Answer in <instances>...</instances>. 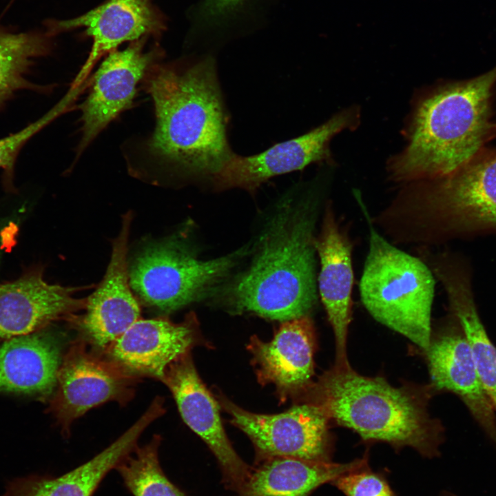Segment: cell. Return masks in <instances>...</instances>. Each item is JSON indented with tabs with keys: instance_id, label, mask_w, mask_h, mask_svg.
<instances>
[{
	"instance_id": "cell-1",
	"label": "cell",
	"mask_w": 496,
	"mask_h": 496,
	"mask_svg": "<svg viewBox=\"0 0 496 496\" xmlns=\"http://www.w3.org/2000/svg\"><path fill=\"white\" fill-rule=\"evenodd\" d=\"M145 77L156 115L150 156L178 173L211 178L233 153L214 56L152 65Z\"/></svg>"
},
{
	"instance_id": "cell-2",
	"label": "cell",
	"mask_w": 496,
	"mask_h": 496,
	"mask_svg": "<svg viewBox=\"0 0 496 496\" xmlns=\"http://www.w3.org/2000/svg\"><path fill=\"white\" fill-rule=\"evenodd\" d=\"M377 220L393 244L417 248L496 234V149L445 176L403 184Z\"/></svg>"
},
{
	"instance_id": "cell-3",
	"label": "cell",
	"mask_w": 496,
	"mask_h": 496,
	"mask_svg": "<svg viewBox=\"0 0 496 496\" xmlns=\"http://www.w3.org/2000/svg\"><path fill=\"white\" fill-rule=\"evenodd\" d=\"M496 66L476 77L443 84L417 105L402 152L389 178L402 185L456 171L496 138L493 98Z\"/></svg>"
},
{
	"instance_id": "cell-4",
	"label": "cell",
	"mask_w": 496,
	"mask_h": 496,
	"mask_svg": "<svg viewBox=\"0 0 496 496\" xmlns=\"http://www.w3.org/2000/svg\"><path fill=\"white\" fill-rule=\"evenodd\" d=\"M320 204L314 194L283 203L252 264L225 291L232 311L282 322L309 316L318 298L315 229Z\"/></svg>"
},
{
	"instance_id": "cell-5",
	"label": "cell",
	"mask_w": 496,
	"mask_h": 496,
	"mask_svg": "<svg viewBox=\"0 0 496 496\" xmlns=\"http://www.w3.org/2000/svg\"><path fill=\"white\" fill-rule=\"evenodd\" d=\"M433 390L431 385L397 388L381 377L363 376L351 366H334L301 397L364 441L386 442L395 449L411 447L431 458L440 455L444 440L442 424L427 409Z\"/></svg>"
},
{
	"instance_id": "cell-6",
	"label": "cell",
	"mask_w": 496,
	"mask_h": 496,
	"mask_svg": "<svg viewBox=\"0 0 496 496\" xmlns=\"http://www.w3.org/2000/svg\"><path fill=\"white\" fill-rule=\"evenodd\" d=\"M354 193L369 230L359 286L362 302L377 321L426 351L431 341L435 278L422 258L399 249L380 233L360 193Z\"/></svg>"
},
{
	"instance_id": "cell-7",
	"label": "cell",
	"mask_w": 496,
	"mask_h": 496,
	"mask_svg": "<svg viewBox=\"0 0 496 496\" xmlns=\"http://www.w3.org/2000/svg\"><path fill=\"white\" fill-rule=\"evenodd\" d=\"M245 253L201 260L182 237L170 236L146 244L134 256L130 285L145 305L169 313L202 298Z\"/></svg>"
},
{
	"instance_id": "cell-8",
	"label": "cell",
	"mask_w": 496,
	"mask_h": 496,
	"mask_svg": "<svg viewBox=\"0 0 496 496\" xmlns=\"http://www.w3.org/2000/svg\"><path fill=\"white\" fill-rule=\"evenodd\" d=\"M218 402L252 442L258 461L274 457L331 461L329 420L318 406L304 403L267 415L246 411L222 395Z\"/></svg>"
},
{
	"instance_id": "cell-9",
	"label": "cell",
	"mask_w": 496,
	"mask_h": 496,
	"mask_svg": "<svg viewBox=\"0 0 496 496\" xmlns=\"http://www.w3.org/2000/svg\"><path fill=\"white\" fill-rule=\"evenodd\" d=\"M137 379L114 361L90 351L83 341L76 342L63 355L50 412L68 437L72 422L92 408L108 401L129 402Z\"/></svg>"
},
{
	"instance_id": "cell-10",
	"label": "cell",
	"mask_w": 496,
	"mask_h": 496,
	"mask_svg": "<svg viewBox=\"0 0 496 496\" xmlns=\"http://www.w3.org/2000/svg\"><path fill=\"white\" fill-rule=\"evenodd\" d=\"M358 117V110L348 109L308 132L277 143L258 154L241 156L233 152L211 180L219 189L241 188L253 192L274 176L330 160L331 140L354 127Z\"/></svg>"
},
{
	"instance_id": "cell-11",
	"label": "cell",
	"mask_w": 496,
	"mask_h": 496,
	"mask_svg": "<svg viewBox=\"0 0 496 496\" xmlns=\"http://www.w3.org/2000/svg\"><path fill=\"white\" fill-rule=\"evenodd\" d=\"M161 381L172 392L184 422L216 457L226 486L237 491L251 468L231 444L222 424L218 403L198 375L190 351L167 366Z\"/></svg>"
},
{
	"instance_id": "cell-12",
	"label": "cell",
	"mask_w": 496,
	"mask_h": 496,
	"mask_svg": "<svg viewBox=\"0 0 496 496\" xmlns=\"http://www.w3.org/2000/svg\"><path fill=\"white\" fill-rule=\"evenodd\" d=\"M132 217L130 211L122 217L121 231L112 242L107 271L96 289L87 298L85 313L70 320L100 349H107L141 318V308L130 285L127 262Z\"/></svg>"
},
{
	"instance_id": "cell-13",
	"label": "cell",
	"mask_w": 496,
	"mask_h": 496,
	"mask_svg": "<svg viewBox=\"0 0 496 496\" xmlns=\"http://www.w3.org/2000/svg\"><path fill=\"white\" fill-rule=\"evenodd\" d=\"M80 28L85 29L92 45L86 61L71 85L68 92L72 94L103 55L124 42L158 36L165 25L150 0H107L77 17L49 22L47 34L52 36Z\"/></svg>"
},
{
	"instance_id": "cell-14",
	"label": "cell",
	"mask_w": 496,
	"mask_h": 496,
	"mask_svg": "<svg viewBox=\"0 0 496 496\" xmlns=\"http://www.w3.org/2000/svg\"><path fill=\"white\" fill-rule=\"evenodd\" d=\"M146 38L123 50L109 52L96 70L90 92L81 105V138L79 154L132 103L138 83L158 57L159 50L145 51Z\"/></svg>"
},
{
	"instance_id": "cell-15",
	"label": "cell",
	"mask_w": 496,
	"mask_h": 496,
	"mask_svg": "<svg viewBox=\"0 0 496 496\" xmlns=\"http://www.w3.org/2000/svg\"><path fill=\"white\" fill-rule=\"evenodd\" d=\"M315 246L320 265L317 281L319 293L335 336L334 366L349 367L347 339L352 316L353 245L331 200L324 207Z\"/></svg>"
},
{
	"instance_id": "cell-16",
	"label": "cell",
	"mask_w": 496,
	"mask_h": 496,
	"mask_svg": "<svg viewBox=\"0 0 496 496\" xmlns=\"http://www.w3.org/2000/svg\"><path fill=\"white\" fill-rule=\"evenodd\" d=\"M43 271L34 268L0 284V342L41 331L56 320L70 321L85 309L87 298L74 297L82 288L49 284Z\"/></svg>"
},
{
	"instance_id": "cell-17",
	"label": "cell",
	"mask_w": 496,
	"mask_h": 496,
	"mask_svg": "<svg viewBox=\"0 0 496 496\" xmlns=\"http://www.w3.org/2000/svg\"><path fill=\"white\" fill-rule=\"evenodd\" d=\"M425 351L435 391L457 395L487 437L496 444V413L479 380L470 343L455 318Z\"/></svg>"
},
{
	"instance_id": "cell-18",
	"label": "cell",
	"mask_w": 496,
	"mask_h": 496,
	"mask_svg": "<svg viewBox=\"0 0 496 496\" xmlns=\"http://www.w3.org/2000/svg\"><path fill=\"white\" fill-rule=\"evenodd\" d=\"M316 347L309 316L282 322L271 341L253 336L248 344L258 380L274 384L281 401L302 397L313 382Z\"/></svg>"
},
{
	"instance_id": "cell-19",
	"label": "cell",
	"mask_w": 496,
	"mask_h": 496,
	"mask_svg": "<svg viewBox=\"0 0 496 496\" xmlns=\"http://www.w3.org/2000/svg\"><path fill=\"white\" fill-rule=\"evenodd\" d=\"M198 342L193 314L180 323L166 317L140 318L107 350L112 360L130 373L161 380L167 366Z\"/></svg>"
},
{
	"instance_id": "cell-20",
	"label": "cell",
	"mask_w": 496,
	"mask_h": 496,
	"mask_svg": "<svg viewBox=\"0 0 496 496\" xmlns=\"http://www.w3.org/2000/svg\"><path fill=\"white\" fill-rule=\"evenodd\" d=\"M155 399L142 416L123 435L90 460L58 477L31 475L10 481L2 496H93L112 469L138 446L142 433L165 411Z\"/></svg>"
},
{
	"instance_id": "cell-21",
	"label": "cell",
	"mask_w": 496,
	"mask_h": 496,
	"mask_svg": "<svg viewBox=\"0 0 496 496\" xmlns=\"http://www.w3.org/2000/svg\"><path fill=\"white\" fill-rule=\"evenodd\" d=\"M44 329L0 342L1 393L51 398L63 356L59 342Z\"/></svg>"
},
{
	"instance_id": "cell-22",
	"label": "cell",
	"mask_w": 496,
	"mask_h": 496,
	"mask_svg": "<svg viewBox=\"0 0 496 496\" xmlns=\"http://www.w3.org/2000/svg\"><path fill=\"white\" fill-rule=\"evenodd\" d=\"M434 274L446 292L451 314L470 343L479 380L496 413V347L478 313L468 265L448 260L440 264Z\"/></svg>"
},
{
	"instance_id": "cell-23",
	"label": "cell",
	"mask_w": 496,
	"mask_h": 496,
	"mask_svg": "<svg viewBox=\"0 0 496 496\" xmlns=\"http://www.w3.org/2000/svg\"><path fill=\"white\" fill-rule=\"evenodd\" d=\"M236 496H309L317 488L369 465L366 453L347 463L274 457L260 461Z\"/></svg>"
},
{
	"instance_id": "cell-24",
	"label": "cell",
	"mask_w": 496,
	"mask_h": 496,
	"mask_svg": "<svg viewBox=\"0 0 496 496\" xmlns=\"http://www.w3.org/2000/svg\"><path fill=\"white\" fill-rule=\"evenodd\" d=\"M279 0H199L191 12L192 34L204 48L219 46L262 26Z\"/></svg>"
},
{
	"instance_id": "cell-25",
	"label": "cell",
	"mask_w": 496,
	"mask_h": 496,
	"mask_svg": "<svg viewBox=\"0 0 496 496\" xmlns=\"http://www.w3.org/2000/svg\"><path fill=\"white\" fill-rule=\"evenodd\" d=\"M50 37L35 32L14 34L0 28V110L19 90H49L26 77L34 59L50 52Z\"/></svg>"
},
{
	"instance_id": "cell-26",
	"label": "cell",
	"mask_w": 496,
	"mask_h": 496,
	"mask_svg": "<svg viewBox=\"0 0 496 496\" xmlns=\"http://www.w3.org/2000/svg\"><path fill=\"white\" fill-rule=\"evenodd\" d=\"M160 435L136 448L116 467L123 484L133 496H188L164 473L158 458Z\"/></svg>"
},
{
	"instance_id": "cell-27",
	"label": "cell",
	"mask_w": 496,
	"mask_h": 496,
	"mask_svg": "<svg viewBox=\"0 0 496 496\" xmlns=\"http://www.w3.org/2000/svg\"><path fill=\"white\" fill-rule=\"evenodd\" d=\"M65 108L59 103L39 120L20 131L0 138V169L3 171V184L7 190L14 189V167L20 150L28 141L59 116Z\"/></svg>"
},
{
	"instance_id": "cell-28",
	"label": "cell",
	"mask_w": 496,
	"mask_h": 496,
	"mask_svg": "<svg viewBox=\"0 0 496 496\" xmlns=\"http://www.w3.org/2000/svg\"><path fill=\"white\" fill-rule=\"evenodd\" d=\"M331 484L347 496H395L384 475L369 465L338 477Z\"/></svg>"
},
{
	"instance_id": "cell-29",
	"label": "cell",
	"mask_w": 496,
	"mask_h": 496,
	"mask_svg": "<svg viewBox=\"0 0 496 496\" xmlns=\"http://www.w3.org/2000/svg\"><path fill=\"white\" fill-rule=\"evenodd\" d=\"M16 231L17 226L13 223H0V254L5 248L12 246Z\"/></svg>"
},
{
	"instance_id": "cell-30",
	"label": "cell",
	"mask_w": 496,
	"mask_h": 496,
	"mask_svg": "<svg viewBox=\"0 0 496 496\" xmlns=\"http://www.w3.org/2000/svg\"><path fill=\"white\" fill-rule=\"evenodd\" d=\"M442 496H457V495H454V494H453V493H451L445 492V493H444L442 494Z\"/></svg>"
}]
</instances>
